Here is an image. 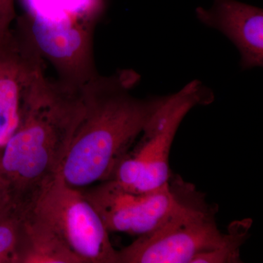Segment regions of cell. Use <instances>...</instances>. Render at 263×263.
Wrapping results in <instances>:
<instances>
[{
    "instance_id": "6da1fadb",
    "label": "cell",
    "mask_w": 263,
    "mask_h": 263,
    "mask_svg": "<svg viewBox=\"0 0 263 263\" xmlns=\"http://www.w3.org/2000/svg\"><path fill=\"white\" fill-rule=\"evenodd\" d=\"M140 76L123 70L98 75L82 88L84 111L59 174L72 187L110 179L118 163L145 130L167 96L132 95Z\"/></svg>"
},
{
    "instance_id": "7a4b0ae2",
    "label": "cell",
    "mask_w": 263,
    "mask_h": 263,
    "mask_svg": "<svg viewBox=\"0 0 263 263\" xmlns=\"http://www.w3.org/2000/svg\"><path fill=\"white\" fill-rule=\"evenodd\" d=\"M84 111L82 89L38 76L24 97L16 129L0 159V180L27 210L60 173Z\"/></svg>"
},
{
    "instance_id": "3957f363",
    "label": "cell",
    "mask_w": 263,
    "mask_h": 263,
    "mask_svg": "<svg viewBox=\"0 0 263 263\" xmlns=\"http://www.w3.org/2000/svg\"><path fill=\"white\" fill-rule=\"evenodd\" d=\"M212 100L209 90L197 81L167 95L142 133L138 146L118 163L110 180L135 193L150 191L168 183L170 152L180 124L192 108Z\"/></svg>"
},
{
    "instance_id": "277c9868",
    "label": "cell",
    "mask_w": 263,
    "mask_h": 263,
    "mask_svg": "<svg viewBox=\"0 0 263 263\" xmlns=\"http://www.w3.org/2000/svg\"><path fill=\"white\" fill-rule=\"evenodd\" d=\"M70 249L81 263H118L117 251L101 217L81 189L60 174L46 183L28 209Z\"/></svg>"
},
{
    "instance_id": "5b68a950",
    "label": "cell",
    "mask_w": 263,
    "mask_h": 263,
    "mask_svg": "<svg viewBox=\"0 0 263 263\" xmlns=\"http://www.w3.org/2000/svg\"><path fill=\"white\" fill-rule=\"evenodd\" d=\"M224 236L214 208L193 190L165 224L117 251L118 263H193L197 256L216 248Z\"/></svg>"
},
{
    "instance_id": "8992f818",
    "label": "cell",
    "mask_w": 263,
    "mask_h": 263,
    "mask_svg": "<svg viewBox=\"0 0 263 263\" xmlns=\"http://www.w3.org/2000/svg\"><path fill=\"white\" fill-rule=\"evenodd\" d=\"M97 21L76 14L26 13L16 20L43 60L56 70L57 80L82 89L98 75L93 51Z\"/></svg>"
},
{
    "instance_id": "52a82bcc",
    "label": "cell",
    "mask_w": 263,
    "mask_h": 263,
    "mask_svg": "<svg viewBox=\"0 0 263 263\" xmlns=\"http://www.w3.org/2000/svg\"><path fill=\"white\" fill-rule=\"evenodd\" d=\"M85 197L110 232L143 236L153 233L177 213L193 189L171 180L160 187L135 193L106 180L83 189Z\"/></svg>"
},
{
    "instance_id": "ba28073f",
    "label": "cell",
    "mask_w": 263,
    "mask_h": 263,
    "mask_svg": "<svg viewBox=\"0 0 263 263\" xmlns=\"http://www.w3.org/2000/svg\"><path fill=\"white\" fill-rule=\"evenodd\" d=\"M44 72V60L22 29L0 33V159L18 127L26 93Z\"/></svg>"
},
{
    "instance_id": "9c48e42d",
    "label": "cell",
    "mask_w": 263,
    "mask_h": 263,
    "mask_svg": "<svg viewBox=\"0 0 263 263\" xmlns=\"http://www.w3.org/2000/svg\"><path fill=\"white\" fill-rule=\"evenodd\" d=\"M197 18L229 38L240 52L243 69L262 67L263 12L236 0H214L211 9L197 8Z\"/></svg>"
},
{
    "instance_id": "30bf717a",
    "label": "cell",
    "mask_w": 263,
    "mask_h": 263,
    "mask_svg": "<svg viewBox=\"0 0 263 263\" xmlns=\"http://www.w3.org/2000/svg\"><path fill=\"white\" fill-rule=\"evenodd\" d=\"M15 263H81L46 224L29 210L24 212Z\"/></svg>"
},
{
    "instance_id": "8fae6325",
    "label": "cell",
    "mask_w": 263,
    "mask_h": 263,
    "mask_svg": "<svg viewBox=\"0 0 263 263\" xmlns=\"http://www.w3.org/2000/svg\"><path fill=\"white\" fill-rule=\"evenodd\" d=\"M251 224L252 221L248 219L232 223L220 245L212 251L197 256L193 263L241 262L240 249L248 237Z\"/></svg>"
},
{
    "instance_id": "7c38bea8",
    "label": "cell",
    "mask_w": 263,
    "mask_h": 263,
    "mask_svg": "<svg viewBox=\"0 0 263 263\" xmlns=\"http://www.w3.org/2000/svg\"><path fill=\"white\" fill-rule=\"evenodd\" d=\"M22 3L26 13L44 15L73 13L96 20L104 8V0H22Z\"/></svg>"
},
{
    "instance_id": "4fadbf2b",
    "label": "cell",
    "mask_w": 263,
    "mask_h": 263,
    "mask_svg": "<svg viewBox=\"0 0 263 263\" xmlns=\"http://www.w3.org/2000/svg\"><path fill=\"white\" fill-rule=\"evenodd\" d=\"M23 215L15 205L0 214V263H15Z\"/></svg>"
},
{
    "instance_id": "5bb4252c",
    "label": "cell",
    "mask_w": 263,
    "mask_h": 263,
    "mask_svg": "<svg viewBox=\"0 0 263 263\" xmlns=\"http://www.w3.org/2000/svg\"><path fill=\"white\" fill-rule=\"evenodd\" d=\"M15 18V0H0V33L10 29Z\"/></svg>"
},
{
    "instance_id": "9a60e30c",
    "label": "cell",
    "mask_w": 263,
    "mask_h": 263,
    "mask_svg": "<svg viewBox=\"0 0 263 263\" xmlns=\"http://www.w3.org/2000/svg\"><path fill=\"white\" fill-rule=\"evenodd\" d=\"M14 205L8 188L0 180V214Z\"/></svg>"
}]
</instances>
